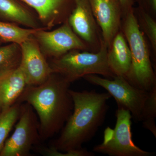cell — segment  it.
Instances as JSON below:
<instances>
[{
    "instance_id": "obj_8",
    "label": "cell",
    "mask_w": 156,
    "mask_h": 156,
    "mask_svg": "<svg viewBox=\"0 0 156 156\" xmlns=\"http://www.w3.org/2000/svg\"><path fill=\"white\" fill-rule=\"evenodd\" d=\"M32 36L46 58H58L73 50L89 51L87 45L74 32L68 20L54 30L39 28Z\"/></svg>"
},
{
    "instance_id": "obj_18",
    "label": "cell",
    "mask_w": 156,
    "mask_h": 156,
    "mask_svg": "<svg viewBox=\"0 0 156 156\" xmlns=\"http://www.w3.org/2000/svg\"><path fill=\"white\" fill-rule=\"evenodd\" d=\"M21 105L17 101L9 108L0 113V152L10 131L18 121Z\"/></svg>"
},
{
    "instance_id": "obj_12",
    "label": "cell",
    "mask_w": 156,
    "mask_h": 156,
    "mask_svg": "<svg viewBox=\"0 0 156 156\" xmlns=\"http://www.w3.org/2000/svg\"><path fill=\"white\" fill-rule=\"evenodd\" d=\"M34 9L43 27L50 29L67 20L73 0H21Z\"/></svg>"
},
{
    "instance_id": "obj_5",
    "label": "cell",
    "mask_w": 156,
    "mask_h": 156,
    "mask_svg": "<svg viewBox=\"0 0 156 156\" xmlns=\"http://www.w3.org/2000/svg\"><path fill=\"white\" fill-rule=\"evenodd\" d=\"M114 129L108 128L104 132L103 142L93 147L92 151L110 156H152L154 153L141 149L132 139V116L130 112L118 108Z\"/></svg>"
},
{
    "instance_id": "obj_23",
    "label": "cell",
    "mask_w": 156,
    "mask_h": 156,
    "mask_svg": "<svg viewBox=\"0 0 156 156\" xmlns=\"http://www.w3.org/2000/svg\"><path fill=\"white\" fill-rule=\"evenodd\" d=\"M1 42V41H0V42Z\"/></svg>"
},
{
    "instance_id": "obj_4",
    "label": "cell",
    "mask_w": 156,
    "mask_h": 156,
    "mask_svg": "<svg viewBox=\"0 0 156 156\" xmlns=\"http://www.w3.org/2000/svg\"><path fill=\"white\" fill-rule=\"evenodd\" d=\"M108 48L103 40L97 52L73 50L49 63L52 73L61 75L69 83L88 75H97L112 79L115 76L109 67L107 59Z\"/></svg>"
},
{
    "instance_id": "obj_6",
    "label": "cell",
    "mask_w": 156,
    "mask_h": 156,
    "mask_svg": "<svg viewBox=\"0 0 156 156\" xmlns=\"http://www.w3.org/2000/svg\"><path fill=\"white\" fill-rule=\"evenodd\" d=\"M18 122L7 139L0 156H30L34 147L41 144L37 116L30 105L22 103Z\"/></svg>"
},
{
    "instance_id": "obj_10",
    "label": "cell",
    "mask_w": 156,
    "mask_h": 156,
    "mask_svg": "<svg viewBox=\"0 0 156 156\" xmlns=\"http://www.w3.org/2000/svg\"><path fill=\"white\" fill-rule=\"evenodd\" d=\"M21 60L19 67L27 86H36L47 80L52 72L37 42L33 36L20 45Z\"/></svg>"
},
{
    "instance_id": "obj_9",
    "label": "cell",
    "mask_w": 156,
    "mask_h": 156,
    "mask_svg": "<svg viewBox=\"0 0 156 156\" xmlns=\"http://www.w3.org/2000/svg\"><path fill=\"white\" fill-rule=\"evenodd\" d=\"M74 7L68 18L73 30L87 45L89 52L100 50L102 36L89 0H73Z\"/></svg>"
},
{
    "instance_id": "obj_1",
    "label": "cell",
    "mask_w": 156,
    "mask_h": 156,
    "mask_svg": "<svg viewBox=\"0 0 156 156\" xmlns=\"http://www.w3.org/2000/svg\"><path fill=\"white\" fill-rule=\"evenodd\" d=\"M70 84L60 75L52 73L43 83L27 86L17 99L20 103L30 105L36 112L41 141L61 131L72 113Z\"/></svg>"
},
{
    "instance_id": "obj_22",
    "label": "cell",
    "mask_w": 156,
    "mask_h": 156,
    "mask_svg": "<svg viewBox=\"0 0 156 156\" xmlns=\"http://www.w3.org/2000/svg\"><path fill=\"white\" fill-rule=\"evenodd\" d=\"M121 8L122 16L127 14L134 8V0H117Z\"/></svg>"
},
{
    "instance_id": "obj_14",
    "label": "cell",
    "mask_w": 156,
    "mask_h": 156,
    "mask_svg": "<svg viewBox=\"0 0 156 156\" xmlns=\"http://www.w3.org/2000/svg\"><path fill=\"white\" fill-rule=\"evenodd\" d=\"M107 59L110 69L115 76L125 77L131 67L130 48L125 35L120 30L108 48Z\"/></svg>"
},
{
    "instance_id": "obj_7",
    "label": "cell",
    "mask_w": 156,
    "mask_h": 156,
    "mask_svg": "<svg viewBox=\"0 0 156 156\" xmlns=\"http://www.w3.org/2000/svg\"><path fill=\"white\" fill-rule=\"evenodd\" d=\"M83 78L88 83L105 89L115 100L118 108L128 111L132 119L140 122L149 92L134 87L122 76L109 79L97 75H88Z\"/></svg>"
},
{
    "instance_id": "obj_16",
    "label": "cell",
    "mask_w": 156,
    "mask_h": 156,
    "mask_svg": "<svg viewBox=\"0 0 156 156\" xmlns=\"http://www.w3.org/2000/svg\"><path fill=\"white\" fill-rule=\"evenodd\" d=\"M38 29L22 28L15 23L0 20V41L20 45Z\"/></svg>"
},
{
    "instance_id": "obj_17",
    "label": "cell",
    "mask_w": 156,
    "mask_h": 156,
    "mask_svg": "<svg viewBox=\"0 0 156 156\" xmlns=\"http://www.w3.org/2000/svg\"><path fill=\"white\" fill-rule=\"evenodd\" d=\"M133 12L139 28L146 36L150 43L153 52L154 62L156 63V19L139 7L133 8Z\"/></svg>"
},
{
    "instance_id": "obj_20",
    "label": "cell",
    "mask_w": 156,
    "mask_h": 156,
    "mask_svg": "<svg viewBox=\"0 0 156 156\" xmlns=\"http://www.w3.org/2000/svg\"><path fill=\"white\" fill-rule=\"evenodd\" d=\"M156 86L149 91L148 95L143 109L140 122L144 128L156 137Z\"/></svg>"
},
{
    "instance_id": "obj_15",
    "label": "cell",
    "mask_w": 156,
    "mask_h": 156,
    "mask_svg": "<svg viewBox=\"0 0 156 156\" xmlns=\"http://www.w3.org/2000/svg\"><path fill=\"white\" fill-rule=\"evenodd\" d=\"M0 18L29 28H41L35 15L16 0H0Z\"/></svg>"
},
{
    "instance_id": "obj_3",
    "label": "cell",
    "mask_w": 156,
    "mask_h": 156,
    "mask_svg": "<svg viewBox=\"0 0 156 156\" xmlns=\"http://www.w3.org/2000/svg\"><path fill=\"white\" fill-rule=\"evenodd\" d=\"M121 30L131 53V67L125 78L134 87L149 92L156 86V70L149 47L139 28L133 9L122 17Z\"/></svg>"
},
{
    "instance_id": "obj_19",
    "label": "cell",
    "mask_w": 156,
    "mask_h": 156,
    "mask_svg": "<svg viewBox=\"0 0 156 156\" xmlns=\"http://www.w3.org/2000/svg\"><path fill=\"white\" fill-rule=\"evenodd\" d=\"M20 60L21 50L19 45L11 43L0 47V73L17 68Z\"/></svg>"
},
{
    "instance_id": "obj_21",
    "label": "cell",
    "mask_w": 156,
    "mask_h": 156,
    "mask_svg": "<svg viewBox=\"0 0 156 156\" xmlns=\"http://www.w3.org/2000/svg\"><path fill=\"white\" fill-rule=\"evenodd\" d=\"M138 7L155 19L156 18V0H136Z\"/></svg>"
},
{
    "instance_id": "obj_2",
    "label": "cell",
    "mask_w": 156,
    "mask_h": 156,
    "mask_svg": "<svg viewBox=\"0 0 156 156\" xmlns=\"http://www.w3.org/2000/svg\"><path fill=\"white\" fill-rule=\"evenodd\" d=\"M73 109L60 135L51 146L61 152L82 148L91 140L103 124L112 98L108 92L95 90L79 92L70 89Z\"/></svg>"
},
{
    "instance_id": "obj_11",
    "label": "cell",
    "mask_w": 156,
    "mask_h": 156,
    "mask_svg": "<svg viewBox=\"0 0 156 156\" xmlns=\"http://www.w3.org/2000/svg\"><path fill=\"white\" fill-rule=\"evenodd\" d=\"M102 40L108 48L121 30L122 13L117 0H89Z\"/></svg>"
},
{
    "instance_id": "obj_13",
    "label": "cell",
    "mask_w": 156,
    "mask_h": 156,
    "mask_svg": "<svg viewBox=\"0 0 156 156\" xmlns=\"http://www.w3.org/2000/svg\"><path fill=\"white\" fill-rule=\"evenodd\" d=\"M27 86L19 66L0 73V113L12 106Z\"/></svg>"
}]
</instances>
